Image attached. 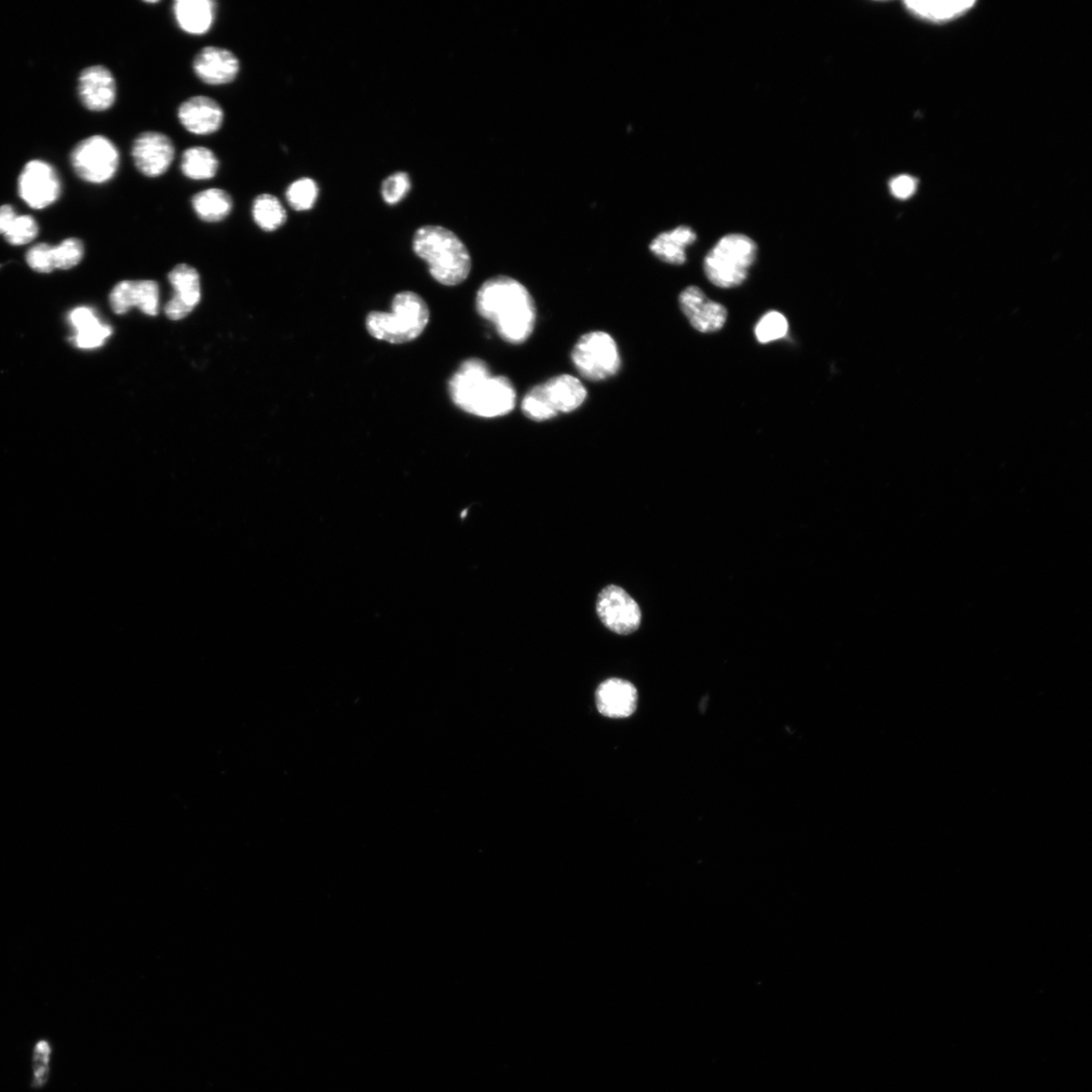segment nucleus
Instances as JSON below:
<instances>
[{"mask_svg": "<svg viewBox=\"0 0 1092 1092\" xmlns=\"http://www.w3.org/2000/svg\"><path fill=\"white\" fill-rule=\"evenodd\" d=\"M319 187L312 179H300L293 182L287 190L286 198L289 205L298 212L311 210L317 201Z\"/></svg>", "mask_w": 1092, "mask_h": 1092, "instance_id": "nucleus-25", "label": "nucleus"}, {"mask_svg": "<svg viewBox=\"0 0 1092 1092\" xmlns=\"http://www.w3.org/2000/svg\"><path fill=\"white\" fill-rule=\"evenodd\" d=\"M974 2H955V0H911L906 2L908 8L914 13V15L921 18L942 22L954 19L962 15L965 11L974 6Z\"/></svg>", "mask_w": 1092, "mask_h": 1092, "instance_id": "nucleus-22", "label": "nucleus"}, {"mask_svg": "<svg viewBox=\"0 0 1092 1092\" xmlns=\"http://www.w3.org/2000/svg\"><path fill=\"white\" fill-rule=\"evenodd\" d=\"M429 320L430 309L422 296L404 291L394 296L392 312H371L366 319V328L377 340L404 344L420 337Z\"/></svg>", "mask_w": 1092, "mask_h": 1092, "instance_id": "nucleus-4", "label": "nucleus"}, {"mask_svg": "<svg viewBox=\"0 0 1092 1092\" xmlns=\"http://www.w3.org/2000/svg\"><path fill=\"white\" fill-rule=\"evenodd\" d=\"M182 127L198 136H209L220 131L225 114L217 101L205 96L188 99L178 113Z\"/></svg>", "mask_w": 1092, "mask_h": 1092, "instance_id": "nucleus-16", "label": "nucleus"}, {"mask_svg": "<svg viewBox=\"0 0 1092 1092\" xmlns=\"http://www.w3.org/2000/svg\"><path fill=\"white\" fill-rule=\"evenodd\" d=\"M78 93L81 103L91 112L110 110L117 100V84L113 73L102 65L87 67L80 73Z\"/></svg>", "mask_w": 1092, "mask_h": 1092, "instance_id": "nucleus-13", "label": "nucleus"}, {"mask_svg": "<svg viewBox=\"0 0 1092 1092\" xmlns=\"http://www.w3.org/2000/svg\"><path fill=\"white\" fill-rule=\"evenodd\" d=\"M411 180L406 172L389 175L382 184V196L388 205H397L411 190Z\"/></svg>", "mask_w": 1092, "mask_h": 1092, "instance_id": "nucleus-30", "label": "nucleus"}, {"mask_svg": "<svg viewBox=\"0 0 1092 1092\" xmlns=\"http://www.w3.org/2000/svg\"><path fill=\"white\" fill-rule=\"evenodd\" d=\"M172 11L181 30L186 34L201 36L212 29L217 16V4L212 0H177Z\"/></svg>", "mask_w": 1092, "mask_h": 1092, "instance_id": "nucleus-18", "label": "nucleus"}, {"mask_svg": "<svg viewBox=\"0 0 1092 1092\" xmlns=\"http://www.w3.org/2000/svg\"><path fill=\"white\" fill-rule=\"evenodd\" d=\"M110 304L113 311L118 315H124L135 307L134 281L124 280L118 283L110 295Z\"/></svg>", "mask_w": 1092, "mask_h": 1092, "instance_id": "nucleus-33", "label": "nucleus"}, {"mask_svg": "<svg viewBox=\"0 0 1092 1092\" xmlns=\"http://www.w3.org/2000/svg\"><path fill=\"white\" fill-rule=\"evenodd\" d=\"M168 277L174 295L165 311L170 320L180 321L190 315L200 302L199 275L194 267L180 264L173 268Z\"/></svg>", "mask_w": 1092, "mask_h": 1092, "instance_id": "nucleus-15", "label": "nucleus"}, {"mask_svg": "<svg viewBox=\"0 0 1092 1092\" xmlns=\"http://www.w3.org/2000/svg\"><path fill=\"white\" fill-rule=\"evenodd\" d=\"M135 307L148 316H156L159 309V287L153 280L134 281Z\"/></svg>", "mask_w": 1092, "mask_h": 1092, "instance_id": "nucleus-27", "label": "nucleus"}, {"mask_svg": "<svg viewBox=\"0 0 1092 1092\" xmlns=\"http://www.w3.org/2000/svg\"><path fill=\"white\" fill-rule=\"evenodd\" d=\"M112 335L113 328L99 317L74 331L71 340L77 348L91 350L103 346Z\"/></svg>", "mask_w": 1092, "mask_h": 1092, "instance_id": "nucleus-24", "label": "nucleus"}, {"mask_svg": "<svg viewBox=\"0 0 1092 1092\" xmlns=\"http://www.w3.org/2000/svg\"><path fill=\"white\" fill-rule=\"evenodd\" d=\"M571 357L579 375L592 382L610 379L622 369L617 343L603 331L584 334L575 344Z\"/></svg>", "mask_w": 1092, "mask_h": 1092, "instance_id": "nucleus-7", "label": "nucleus"}, {"mask_svg": "<svg viewBox=\"0 0 1092 1092\" xmlns=\"http://www.w3.org/2000/svg\"><path fill=\"white\" fill-rule=\"evenodd\" d=\"M220 161L207 147L188 148L182 156L181 169L184 177L192 181H208L217 175Z\"/></svg>", "mask_w": 1092, "mask_h": 1092, "instance_id": "nucleus-21", "label": "nucleus"}, {"mask_svg": "<svg viewBox=\"0 0 1092 1092\" xmlns=\"http://www.w3.org/2000/svg\"><path fill=\"white\" fill-rule=\"evenodd\" d=\"M193 69L202 83L214 87L226 86L237 78L240 61L230 50L209 46L197 54Z\"/></svg>", "mask_w": 1092, "mask_h": 1092, "instance_id": "nucleus-14", "label": "nucleus"}, {"mask_svg": "<svg viewBox=\"0 0 1092 1092\" xmlns=\"http://www.w3.org/2000/svg\"><path fill=\"white\" fill-rule=\"evenodd\" d=\"M132 158L135 166L144 177L157 179L170 168L175 158V147L164 133L144 132L133 143Z\"/></svg>", "mask_w": 1092, "mask_h": 1092, "instance_id": "nucleus-10", "label": "nucleus"}, {"mask_svg": "<svg viewBox=\"0 0 1092 1092\" xmlns=\"http://www.w3.org/2000/svg\"><path fill=\"white\" fill-rule=\"evenodd\" d=\"M18 214L12 207L5 205L0 207V235H5L13 221L17 218Z\"/></svg>", "mask_w": 1092, "mask_h": 1092, "instance_id": "nucleus-35", "label": "nucleus"}, {"mask_svg": "<svg viewBox=\"0 0 1092 1092\" xmlns=\"http://www.w3.org/2000/svg\"><path fill=\"white\" fill-rule=\"evenodd\" d=\"M19 194L26 205L33 209L49 207L61 194V183L55 169L44 161H30L20 175Z\"/></svg>", "mask_w": 1092, "mask_h": 1092, "instance_id": "nucleus-11", "label": "nucleus"}, {"mask_svg": "<svg viewBox=\"0 0 1092 1092\" xmlns=\"http://www.w3.org/2000/svg\"><path fill=\"white\" fill-rule=\"evenodd\" d=\"M51 1046L46 1041H40L37 1043L34 1050L33 1068H34V1086H44L50 1075V1058Z\"/></svg>", "mask_w": 1092, "mask_h": 1092, "instance_id": "nucleus-31", "label": "nucleus"}, {"mask_svg": "<svg viewBox=\"0 0 1092 1092\" xmlns=\"http://www.w3.org/2000/svg\"><path fill=\"white\" fill-rule=\"evenodd\" d=\"M451 400L458 408L482 418L501 417L516 406V390L503 375H493L480 358L465 360L449 384Z\"/></svg>", "mask_w": 1092, "mask_h": 1092, "instance_id": "nucleus-2", "label": "nucleus"}, {"mask_svg": "<svg viewBox=\"0 0 1092 1092\" xmlns=\"http://www.w3.org/2000/svg\"><path fill=\"white\" fill-rule=\"evenodd\" d=\"M597 613L603 625L620 636L631 635L641 624L639 604L625 590L615 585L606 587L600 593Z\"/></svg>", "mask_w": 1092, "mask_h": 1092, "instance_id": "nucleus-9", "label": "nucleus"}, {"mask_svg": "<svg viewBox=\"0 0 1092 1092\" xmlns=\"http://www.w3.org/2000/svg\"><path fill=\"white\" fill-rule=\"evenodd\" d=\"M681 311L695 330L701 333L718 332L727 320V309L707 298L698 287L686 288L679 296Z\"/></svg>", "mask_w": 1092, "mask_h": 1092, "instance_id": "nucleus-12", "label": "nucleus"}, {"mask_svg": "<svg viewBox=\"0 0 1092 1092\" xmlns=\"http://www.w3.org/2000/svg\"><path fill=\"white\" fill-rule=\"evenodd\" d=\"M413 250L427 263L431 277L440 285L455 287L469 276L470 254L465 243L447 228L428 225L418 229Z\"/></svg>", "mask_w": 1092, "mask_h": 1092, "instance_id": "nucleus-3", "label": "nucleus"}, {"mask_svg": "<svg viewBox=\"0 0 1092 1092\" xmlns=\"http://www.w3.org/2000/svg\"><path fill=\"white\" fill-rule=\"evenodd\" d=\"M758 247L750 237L731 234L721 238L706 255L704 272L707 278L721 289H733L743 283L756 261Z\"/></svg>", "mask_w": 1092, "mask_h": 1092, "instance_id": "nucleus-5", "label": "nucleus"}, {"mask_svg": "<svg viewBox=\"0 0 1092 1092\" xmlns=\"http://www.w3.org/2000/svg\"><path fill=\"white\" fill-rule=\"evenodd\" d=\"M85 247L83 242L76 238L64 240L57 247H54L55 268L71 269L75 267L84 259Z\"/></svg>", "mask_w": 1092, "mask_h": 1092, "instance_id": "nucleus-29", "label": "nucleus"}, {"mask_svg": "<svg viewBox=\"0 0 1092 1092\" xmlns=\"http://www.w3.org/2000/svg\"><path fill=\"white\" fill-rule=\"evenodd\" d=\"M252 215L254 222L265 232L277 230L288 219L280 200L271 194H262L254 199Z\"/></svg>", "mask_w": 1092, "mask_h": 1092, "instance_id": "nucleus-23", "label": "nucleus"}, {"mask_svg": "<svg viewBox=\"0 0 1092 1092\" xmlns=\"http://www.w3.org/2000/svg\"><path fill=\"white\" fill-rule=\"evenodd\" d=\"M696 233L690 227L681 226L657 236L650 249L659 261L668 264L682 265L687 261L686 249L696 241Z\"/></svg>", "mask_w": 1092, "mask_h": 1092, "instance_id": "nucleus-19", "label": "nucleus"}, {"mask_svg": "<svg viewBox=\"0 0 1092 1092\" xmlns=\"http://www.w3.org/2000/svg\"><path fill=\"white\" fill-rule=\"evenodd\" d=\"M192 205L198 217L207 223L225 220L233 211V199L221 188H209L194 196Z\"/></svg>", "mask_w": 1092, "mask_h": 1092, "instance_id": "nucleus-20", "label": "nucleus"}, {"mask_svg": "<svg viewBox=\"0 0 1092 1092\" xmlns=\"http://www.w3.org/2000/svg\"><path fill=\"white\" fill-rule=\"evenodd\" d=\"M481 317L493 324L501 339L514 345L528 341L536 322L532 295L518 280L499 276L485 280L476 298Z\"/></svg>", "mask_w": 1092, "mask_h": 1092, "instance_id": "nucleus-1", "label": "nucleus"}, {"mask_svg": "<svg viewBox=\"0 0 1092 1092\" xmlns=\"http://www.w3.org/2000/svg\"><path fill=\"white\" fill-rule=\"evenodd\" d=\"M38 233V224L31 215L18 214L4 236L9 245L21 246L28 245L37 237Z\"/></svg>", "mask_w": 1092, "mask_h": 1092, "instance_id": "nucleus-28", "label": "nucleus"}, {"mask_svg": "<svg viewBox=\"0 0 1092 1092\" xmlns=\"http://www.w3.org/2000/svg\"><path fill=\"white\" fill-rule=\"evenodd\" d=\"M788 328L786 317L777 311H771L762 317L754 329V334L760 343L767 344L784 339Z\"/></svg>", "mask_w": 1092, "mask_h": 1092, "instance_id": "nucleus-26", "label": "nucleus"}, {"mask_svg": "<svg viewBox=\"0 0 1092 1092\" xmlns=\"http://www.w3.org/2000/svg\"><path fill=\"white\" fill-rule=\"evenodd\" d=\"M587 395L585 386L577 377L561 374L532 388L525 395L521 409L532 421H546L560 413H571L581 407Z\"/></svg>", "mask_w": 1092, "mask_h": 1092, "instance_id": "nucleus-6", "label": "nucleus"}, {"mask_svg": "<svg viewBox=\"0 0 1092 1092\" xmlns=\"http://www.w3.org/2000/svg\"><path fill=\"white\" fill-rule=\"evenodd\" d=\"M595 696L597 708L606 718L627 719L638 707L637 688L624 679L612 678L604 681L597 688Z\"/></svg>", "mask_w": 1092, "mask_h": 1092, "instance_id": "nucleus-17", "label": "nucleus"}, {"mask_svg": "<svg viewBox=\"0 0 1092 1092\" xmlns=\"http://www.w3.org/2000/svg\"><path fill=\"white\" fill-rule=\"evenodd\" d=\"M119 162L117 146L101 135L79 142L71 154V164L78 177L92 184L112 181L119 171Z\"/></svg>", "mask_w": 1092, "mask_h": 1092, "instance_id": "nucleus-8", "label": "nucleus"}, {"mask_svg": "<svg viewBox=\"0 0 1092 1092\" xmlns=\"http://www.w3.org/2000/svg\"><path fill=\"white\" fill-rule=\"evenodd\" d=\"M26 262L33 269V271L40 274H49L55 268V259H54V247L42 243L34 246L28 254H26Z\"/></svg>", "mask_w": 1092, "mask_h": 1092, "instance_id": "nucleus-32", "label": "nucleus"}, {"mask_svg": "<svg viewBox=\"0 0 1092 1092\" xmlns=\"http://www.w3.org/2000/svg\"><path fill=\"white\" fill-rule=\"evenodd\" d=\"M892 193L899 199L910 198L916 190V182L909 175H900L890 183Z\"/></svg>", "mask_w": 1092, "mask_h": 1092, "instance_id": "nucleus-34", "label": "nucleus"}]
</instances>
